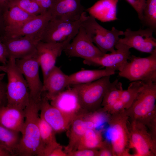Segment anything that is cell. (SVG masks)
<instances>
[{
  "label": "cell",
  "mask_w": 156,
  "mask_h": 156,
  "mask_svg": "<svg viewBox=\"0 0 156 156\" xmlns=\"http://www.w3.org/2000/svg\"><path fill=\"white\" fill-rule=\"evenodd\" d=\"M9 58L8 54L5 46L0 38V62L5 65Z\"/></svg>",
  "instance_id": "obj_37"
},
{
  "label": "cell",
  "mask_w": 156,
  "mask_h": 156,
  "mask_svg": "<svg viewBox=\"0 0 156 156\" xmlns=\"http://www.w3.org/2000/svg\"><path fill=\"white\" fill-rule=\"evenodd\" d=\"M156 82L144 81L130 107L125 112L130 120L142 123L149 130L156 128Z\"/></svg>",
  "instance_id": "obj_2"
},
{
  "label": "cell",
  "mask_w": 156,
  "mask_h": 156,
  "mask_svg": "<svg viewBox=\"0 0 156 156\" xmlns=\"http://www.w3.org/2000/svg\"><path fill=\"white\" fill-rule=\"evenodd\" d=\"M110 76H105L88 83L70 85L76 92L84 111L88 113L93 112L101 108L103 97L112 83Z\"/></svg>",
  "instance_id": "obj_4"
},
{
  "label": "cell",
  "mask_w": 156,
  "mask_h": 156,
  "mask_svg": "<svg viewBox=\"0 0 156 156\" xmlns=\"http://www.w3.org/2000/svg\"><path fill=\"white\" fill-rule=\"evenodd\" d=\"M129 148L136 152L134 156H156V142L152 138L148 128L140 122L130 120L128 122Z\"/></svg>",
  "instance_id": "obj_9"
},
{
  "label": "cell",
  "mask_w": 156,
  "mask_h": 156,
  "mask_svg": "<svg viewBox=\"0 0 156 156\" xmlns=\"http://www.w3.org/2000/svg\"><path fill=\"white\" fill-rule=\"evenodd\" d=\"M40 117L45 121L56 133L67 130L73 118L52 105L42 94L40 102Z\"/></svg>",
  "instance_id": "obj_15"
},
{
  "label": "cell",
  "mask_w": 156,
  "mask_h": 156,
  "mask_svg": "<svg viewBox=\"0 0 156 156\" xmlns=\"http://www.w3.org/2000/svg\"><path fill=\"white\" fill-rule=\"evenodd\" d=\"M81 0H53L47 11L52 18L67 21L79 20L85 8L81 4Z\"/></svg>",
  "instance_id": "obj_18"
},
{
  "label": "cell",
  "mask_w": 156,
  "mask_h": 156,
  "mask_svg": "<svg viewBox=\"0 0 156 156\" xmlns=\"http://www.w3.org/2000/svg\"><path fill=\"white\" fill-rule=\"evenodd\" d=\"M115 70L105 68L103 69L82 70L68 75L70 86L90 83L103 77L115 74Z\"/></svg>",
  "instance_id": "obj_24"
},
{
  "label": "cell",
  "mask_w": 156,
  "mask_h": 156,
  "mask_svg": "<svg viewBox=\"0 0 156 156\" xmlns=\"http://www.w3.org/2000/svg\"><path fill=\"white\" fill-rule=\"evenodd\" d=\"M16 62L27 83L30 98L40 100L43 93V83L40 78V65L35 54L26 58L16 59Z\"/></svg>",
  "instance_id": "obj_10"
},
{
  "label": "cell",
  "mask_w": 156,
  "mask_h": 156,
  "mask_svg": "<svg viewBox=\"0 0 156 156\" xmlns=\"http://www.w3.org/2000/svg\"><path fill=\"white\" fill-rule=\"evenodd\" d=\"M35 16L28 14L16 5H11L3 13L5 28L18 26Z\"/></svg>",
  "instance_id": "obj_27"
},
{
  "label": "cell",
  "mask_w": 156,
  "mask_h": 156,
  "mask_svg": "<svg viewBox=\"0 0 156 156\" xmlns=\"http://www.w3.org/2000/svg\"><path fill=\"white\" fill-rule=\"evenodd\" d=\"M73 39L69 38L60 42H47L41 41L38 43L35 55L42 70L43 80L55 66L57 58Z\"/></svg>",
  "instance_id": "obj_11"
},
{
  "label": "cell",
  "mask_w": 156,
  "mask_h": 156,
  "mask_svg": "<svg viewBox=\"0 0 156 156\" xmlns=\"http://www.w3.org/2000/svg\"><path fill=\"white\" fill-rule=\"evenodd\" d=\"M12 0H0V8L3 12L9 8Z\"/></svg>",
  "instance_id": "obj_42"
},
{
  "label": "cell",
  "mask_w": 156,
  "mask_h": 156,
  "mask_svg": "<svg viewBox=\"0 0 156 156\" xmlns=\"http://www.w3.org/2000/svg\"><path fill=\"white\" fill-rule=\"evenodd\" d=\"M6 73H0V108L7 105L6 95V83L3 80Z\"/></svg>",
  "instance_id": "obj_35"
},
{
  "label": "cell",
  "mask_w": 156,
  "mask_h": 156,
  "mask_svg": "<svg viewBox=\"0 0 156 156\" xmlns=\"http://www.w3.org/2000/svg\"><path fill=\"white\" fill-rule=\"evenodd\" d=\"M51 16L48 11L36 16L21 25L12 28H5L1 37H14L42 34Z\"/></svg>",
  "instance_id": "obj_17"
},
{
  "label": "cell",
  "mask_w": 156,
  "mask_h": 156,
  "mask_svg": "<svg viewBox=\"0 0 156 156\" xmlns=\"http://www.w3.org/2000/svg\"><path fill=\"white\" fill-rule=\"evenodd\" d=\"M42 34L14 37H0L7 49L9 58L22 59L35 54L38 43L41 41Z\"/></svg>",
  "instance_id": "obj_12"
},
{
  "label": "cell",
  "mask_w": 156,
  "mask_h": 156,
  "mask_svg": "<svg viewBox=\"0 0 156 156\" xmlns=\"http://www.w3.org/2000/svg\"><path fill=\"white\" fill-rule=\"evenodd\" d=\"M49 101L52 105L72 118L87 112L81 108L77 93L71 86Z\"/></svg>",
  "instance_id": "obj_19"
},
{
  "label": "cell",
  "mask_w": 156,
  "mask_h": 156,
  "mask_svg": "<svg viewBox=\"0 0 156 156\" xmlns=\"http://www.w3.org/2000/svg\"><path fill=\"white\" fill-rule=\"evenodd\" d=\"M6 70V67L5 65H0V73L2 72H3L4 73H5Z\"/></svg>",
  "instance_id": "obj_44"
},
{
  "label": "cell",
  "mask_w": 156,
  "mask_h": 156,
  "mask_svg": "<svg viewBox=\"0 0 156 156\" xmlns=\"http://www.w3.org/2000/svg\"><path fill=\"white\" fill-rule=\"evenodd\" d=\"M12 5H16L33 16H37L45 12L34 0H12L10 6Z\"/></svg>",
  "instance_id": "obj_32"
},
{
  "label": "cell",
  "mask_w": 156,
  "mask_h": 156,
  "mask_svg": "<svg viewBox=\"0 0 156 156\" xmlns=\"http://www.w3.org/2000/svg\"><path fill=\"white\" fill-rule=\"evenodd\" d=\"M19 133L0 124V144L9 150L14 156L17 155V148L21 138Z\"/></svg>",
  "instance_id": "obj_29"
},
{
  "label": "cell",
  "mask_w": 156,
  "mask_h": 156,
  "mask_svg": "<svg viewBox=\"0 0 156 156\" xmlns=\"http://www.w3.org/2000/svg\"><path fill=\"white\" fill-rule=\"evenodd\" d=\"M123 90L122 83L118 79L112 82L103 97L101 110L107 114L113 105L120 99Z\"/></svg>",
  "instance_id": "obj_28"
},
{
  "label": "cell",
  "mask_w": 156,
  "mask_h": 156,
  "mask_svg": "<svg viewBox=\"0 0 156 156\" xmlns=\"http://www.w3.org/2000/svg\"><path fill=\"white\" fill-rule=\"evenodd\" d=\"M154 31L148 27L133 31L127 29L123 38H119L118 42L126 45L140 51L151 54L156 49V40L153 37Z\"/></svg>",
  "instance_id": "obj_14"
},
{
  "label": "cell",
  "mask_w": 156,
  "mask_h": 156,
  "mask_svg": "<svg viewBox=\"0 0 156 156\" xmlns=\"http://www.w3.org/2000/svg\"><path fill=\"white\" fill-rule=\"evenodd\" d=\"M5 65L8 79L6 86L7 105L24 110L30 99L27 82L16 64V59L9 57Z\"/></svg>",
  "instance_id": "obj_3"
},
{
  "label": "cell",
  "mask_w": 156,
  "mask_h": 156,
  "mask_svg": "<svg viewBox=\"0 0 156 156\" xmlns=\"http://www.w3.org/2000/svg\"><path fill=\"white\" fill-rule=\"evenodd\" d=\"M144 25L153 29H156V0H146L142 21Z\"/></svg>",
  "instance_id": "obj_31"
},
{
  "label": "cell",
  "mask_w": 156,
  "mask_h": 156,
  "mask_svg": "<svg viewBox=\"0 0 156 156\" xmlns=\"http://www.w3.org/2000/svg\"><path fill=\"white\" fill-rule=\"evenodd\" d=\"M97 156H114L111 145L107 141L102 147L98 150Z\"/></svg>",
  "instance_id": "obj_36"
},
{
  "label": "cell",
  "mask_w": 156,
  "mask_h": 156,
  "mask_svg": "<svg viewBox=\"0 0 156 156\" xmlns=\"http://www.w3.org/2000/svg\"><path fill=\"white\" fill-rule=\"evenodd\" d=\"M86 113L75 116L71 121L67 130L68 143L64 148V150L66 153L76 149L80 140L88 129L84 117V115Z\"/></svg>",
  "instance_id": "obj_23"
},
{
  "label": "cell",
  "mask_w": 156,
  "mask_h": 156,
  "mask_svg": "<svg viewBox=\"0 0 156 156\" xmlns=\"http://www.w3.org/2000/svg\"><path fill=\"white\" fill-rule=\"evenodd\" d=\"M96 149H76L66 152L68 156H97Z\"/></svg>",
  "instance_id": "obj_34"
},
{
  "label": "cell",
  "mask_w": 156,
  "mask_h": 156,
  "mask_svg": "<svg viewBox=\"0 0 156 156\" xmlns=\"http://www.w3.org/2000/svg\"><path fill=\"white\" fill-rule=\"evenodd\" d=\"M118 0H99L87 9L90 15L102 22L117 20Z\"/></svg>",
  "instance_id": "obj_22"
},
{
  "label": "cell",
  "mask_w": 156,
  "mask_h": 156,
  "mask_svg": "<svg viewBox=\"0 0 156 156\" xmlns=\"http://www.w3.org/2000/svg\"><path fill=\"white\" fill-rule=\"evenodd\" d=\"M25 119L24 110L8 105L0 108V124L10 130L21 133Z\"/></svg>",
  "instance_id": "obj_21"
},
{
  "label": "cell",
  "mask_w": 156,
  "mask_h": 156,
  "mask_svg": "<svg viewBox=\"0 0 156 156\" xmlns=\"http://www.w3.org/2000/svg\"><path fill=\"white\" fill-rule=\"evenodd\" d=\"M38 125L42 148V156H48L51 151L60 145L57 141L55 134L51 127L39 117Z\"/></svg>",
  "instance_id": "obj_25"
},
{
  "label": "cell",
  "mask_w": 156,
  "mask_h": 156,
  "mask_svg": "<svg viewBox=\"0 0 156 156\" xmlns=\"http://www.w3.org/2000/svg\"><path fill=\"white\" fill-rule=\"evenodd\" d=\"M43 94L49 100L70 86L68 75L55 66L43 80Z\"/></svg>",
  "instance_id": "obj_20"
},
{
  "label": "cell",
  "mask_w": 156,
  "mask_h": 156,
  "mask_svg": "<svg viewBox=\"0 0 156 156\" xmlns=\"http://www.w3.org/2000/svg\"><path fill=\"white\" fill-rule=\"evenodd\" d=\"M44 12L47 11L51 7L53 0H34Z\"/></svg>",
  "instance_id": "obj_39"
},
{
  "label": "cell",
  "mask_w": 156,
  "mask_h": 156,
  "mask_svg": "<svg viewBox=\"0 0 156 156\" xmlns=\"http://www.w3.org/2000/svg\"><path fill=\"white\" fill-rule=\"evenodd\" d=\"M125 109L123 103L120 99L113 105L107 114L110 115L116 113L123 111Z\"/></svg>",
  "instance_id": "obj_38"
},
{
  "label": "cell",
  "mask_w": 156,
  "mask_h": 156,
  "mask_svg": "<svg viewBox=\"0 0 156 156\" xmlns=\"http://www.w3.org/2000/svg\"><path fill=\"white\" fill-rule=\"evenodd\" d=\"M114 52L105 54L103 56L88 61H83L85 64L101 66L116 70L121 71L128 62L131 55L128 46L117 42Z\"/></svg>",
  "instance_id": "obj_16"
},
{
  "label": "cell",
  "mask_w": 156,
  "mask_h": 156,
  "mask_svg": "<svg viewBox=\"0 0 156 156\" xmlns=\"http://www.w3.org/2000/svg\"><path fill=\"white\" fill-rule=\"evenodd\" d=\"M5 28L3 18V12L0 8V37L3 35Z\"/></svg>",
  "instance_id": "obj_41"
},
{
  "label": "cell",
  "mask_w": 156,
  "mask_h": 156,
  "mask_svg": "<svg viewBox=\"0 0 156 156\" xmlns=\"http://www.w3.org/2000/svg\"><path fill=\"white\" fill-rule=\"evenodd\" d=\"M125 110L108 114L107 122L109 127L110 143L114 156H132L129 153V118Z\"/></svg>",
  "instance_id": "obj_7"
},
{
  "label": "cell",
  "mask_w": 156,
  "mask_h": 156,
  "mask_svg": "<svg viewBox=\"0 0 156 156\" xmlns=\"http://www.w3.org/2000/svg\"><path fill=\"white\" fill-rule=\"evenodd\" d=\"M87 16L84 12L79 20L75 21H64L51 18L44 30L41 41L60 42L69 38H73Z\"/></svg>",
  "instance_id": "obj_8"
},
{
  "label": "cell",
  "mask_w": 156,
  "mask_h": 156,
  "mask_svg": "<svg viewBox=\"0 0 156 156\" xmlns=\"http://www.w3.org/2000/svg\"><path fill=\"white\" fill-rule=\"evenodd\" d=\"M137 12L140 20L142 21L143 11L146 0H126Z\"/></svg>",
  "instance_id": "obj_33"
},
{
  "label": "cell",
  "mask_w": 156,
  "mask_h": 156,
  "mask_svg": "<svg viewBox=\"0 0 156 156\" xmlns=\"http://www.w3.org/2000/svg\"><path fill=\"white\" fill-rule=\"evenodd\" d=\"M69 57H76L88 61L100 57L103 53L90 40L81 25L72 41L64 50Z\"/></svg>",
  "instance_id": "obj_13"
},
{
  "label": "cell",
  "mask_w": 156,
  "mask_h": 156,
  "mask_svg": "<svg viewBox=\"0 0 156 156\" xmlns=\"http://www.w3.org/2000/svg\"><path fill=\"white\" fill-rule=\"evenodd\" d=\"M118 75L133 82L137 81L156 82V49L144 57L130 55Z\"/></svg>",
  "instance_id": "obj_6"
},
{
  "label": "cell",
  "mask_w": 156,
  "mask_h": 156,
  "mask_svg": "<svg viewBox=\"0 0 156 156\" xmlns=\"http://www.w3.org/2000/svg\"><path fill=\"white\" fill-rule=\"evenodd\" d=\"M40 100L30 98L24 109L25 121L17 155L21 156H42L43 151L38 125Z\"/></svg>",
  "instance_id": "obj_1"
},
{
  "label": "cell",
  "mask_w": 156,
  "mask_h": 156,
  "mask_svg": "<svg viewBox=\"0 0 156 156\" xmlns=\"http://www.w3.org/2000/svg\"><path fill=\"white\" fill-rule=\"evenodd\" d=\"M143 83L144 81H142L132 82L127 89L123 90L120 100L123 103L125 109L131 106Z\"/></svg>",
  "instance_id": "obj_30"
},
{
  "label": "cell",
  "mask_w": 156,
  "mask_h": 156,
  "mask_svg": "<svg viewBox=\"0 0 156 156\" xmlns=\"http://www.w3.org/2000/svg\"><path fill=\"white\" fill-rule=\"evenodd\" d=\"M107 141L106 140H103L101 130L95 129H88L80 140L76 150L83 149L99 150L104 146Z\"/></svg>",
  "instance_id": "obj_26"
},
{
  "label": "cell",
  "mask_w": 156,
  "mask_h": 156,
  "mask_svg": "<svg viewBox=\"0 0 156 156\" xmlns=\"http://www.w3.org/2000/svg\"><path fill=\"white\" fill-rule=\"evenodd\" d=\"M48 156H68L60 144L54 148L49 154Z\"/></svg>",
  "instance_id": "obj_40"
},
{
  "label": "cell",
  "mask_w": 156,
  "mask_h": 156,
  "mask_svg": "<svg viewBox=\"0 0 156 156\" xmlns=\"http://www.w3.org/2000/svg\"><path fill=\"white\" fill-rule=\"evenodd\" d=\"M13 154L5 147L0 144V156H12Z\"/></svg>",
  "instance_id": "obj_43"
},
{
  "label": "cell",
  "mask_w": 156,
  "mask_h": 156,
  "mask_svg": "<svg viewBox=\"0 0 156 156\" xmlns=\"http://www.w3.org/2000/svg\"><path fill=\"white\" fill-rule=\"evenodd\" d=\"M81 26L84 29L87 36L103 53L115 52V46L119 39L124 35V32L113 27L107 30L99 25L95 18L91 15L87 16Z\"/></svg>",
  "instance_id": "obj_5"
}]
</instances>
